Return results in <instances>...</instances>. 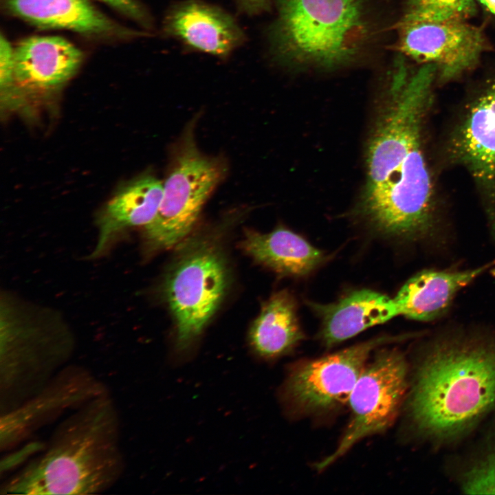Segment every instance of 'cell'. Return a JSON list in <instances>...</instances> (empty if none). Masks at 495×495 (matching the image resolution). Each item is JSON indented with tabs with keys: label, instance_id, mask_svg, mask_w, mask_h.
Returning a JSON list of instances; mask_svg holds the SVG:
<instances>
[{
	"label": "cell",
	"instance_id": "obj_15",
	"mask_svg": "<svg viewBox=\"0 0 495 495\" xmlns=\"http://www.w3.org/2000/svg\"><path fill=\"white\" fill-rule=\"evenodd\" d=\"M4 3L13 14L43 28L69 30L99 36L142 34L119 25L89 0H4Z\"/></svg>",
	"mask_w": 495,
	"mask_h": 495
},
{
	"label": "cell",
	"instance_id": "obj_1",
	"mask_svg": "<svg viewBox=\"0 0 495 495\" xmlns=\"http://www.w3.org/2000/svg\"><path fill=\"white\" fill-rule=\"evenodd\" d=\"M389 101L371 137L362 210L380 233L404 239L427 234L433 223L431 176L421 148L436 67L393 69Z\"/></svg>",
	"mask_w": 495,
	"mask_h": 495
},
{
	"label": "cell",
	"instance_id": "obj_6",
	"mask_svg": "<svg viewBox=\"0 0 495 495\" xmlns=\"http://www.w3.org/2000/svg\"><path fill=\"white\" fill-rule=\"evenodd\" d=\"M194 122L189 123L173 149L160 208L144 227L145 248L149 252L167 250L184 240L225 176L224 161L206 155L198 148Z\"/></svg>",
	"mask_w": 495,
	"mask_h": 495
},
{
	"label": "cell",
	"instance_id": "obj_12",
	"mask_svg": "<svg viewBox=\"0 0 495 495\" xmlns=\"http://www.w3.org/2000/svg\"><path fill=\"white\" fill-rule=\"evenodd\" d=\"M82 53L56 36H32L14 49L13 78L1 91L6 108L19 107L31 97L44 96L61 88L77 72Z\"/></svg>",
	"mask_w": 495,
	"mask_h": 495
},
{
	"label": "cell",
	"instance_id": "obj_25",
	"mask_svg": "<svg viewBox=\"0 0 495 495\" xmlns=\"http://www.w3.org/2000/svg\"><path fill=\"white\" fill-rule=\"evenodd\" d=\"M483 6L486 10L495 14V0H475Z\"/></svg>",
	"mask_w": 495,
	"mask_h": 495
},
{
	"label": "cell",
	"instance_id": "obj_16",
	"mask_svg": "<svg viewBox=\"0 0 495 495\" xmlns=\"http://www.w3.org/2000/svg\"><path fill=\"white\" fill-rule=\"evenodd\" d=\"M162 195L163 183L152 175L141 176L122 188L99 214L98 241L89 258L101 256L124 231L150 223Z\"/></svg>",
	"mask_w": 495,
	"mask_h": 495
},
{
	"label": "cell",
	"instance_id": "obj_21",
	"mask_svg": "<svg viewBox=\"0 0 495 495\" xmlns=\"http://www.w3.org/2000/svg\"><path fill=\"white\" fill-rule=\"evenodd\" d=\"M475 12V0H406L402 18L429 21L468 19Z\"/></svg>",
	"mask_w": 495,
	"mask_h": 495
},
{
	"label": "cell",
	"instance_id": "obj_13",
	"mask_svg": "<svg viewBox=\"0 0 495 495\" xmlns=\"http://www.w3.org/2000/svg\"><path fill=\"white\" fill-rule=\"evenodd\" d=\"M452 142L455 158L481 192L495 236V83L474 101Z\"/></svg>",
	"mask_w": 495,
	"mask_h": 495
},
{
	"label": "cell",
	"instance_id": "obj_2",
	"mask_svg": "<svg viewBox=\"0 0 495 495\" xmlns=\"http://www.w3.org/2000/svg\"><path fill=\"white\" fill-rule=\"evenodd\" d=\"M29 447L30 454H38L5 479L1 494H98L125 470L120 419L110 392L72 410L43 446Z\"/></svg>",
	"mask_w": 495,
	"mask_h": 495
},
{
	"label": "cell",
	"instance_id": "obj_26",
	"mask_svg": "<svg viewBox=\"0 0 495 495\" xmlns=\"http://www.w3.org/2000/svg\"><path fill=\"white\" fill-rule=\"evenodd\" d=\"M492 274L495 277V268L492 270Z\"/></svg>",
	"mask_w": 495,
	"mask_h": 495
},
{
	"label": "cell",
	"instance_id": "obj_24",
	"mask_svg": "<svg viewBox=\"0 0 495 495\" xmlns=\"http://www.w3.org/2000/svg\"><path fill=\"white\" fill-rule=\"evenodd\" d=\"M243 7L249 12H258L264 8L267 0H241Z\"/></svg>",
	"mask_w": 495,
	"mask_h": 495
},
{
	"label": "cell",
	"instance_id": "obj_17",
	"mask_svg": "<svg viewBox=\"0 0 495 495\" xmlns=\"http://www.w3.org/2000/svg\"><path fill=\"white\" fill-rule=\"evenodd\" d=\"M495 262L465 270H424L408 279L393 298L399 315L430 321L444 314L457 293Z\"/></svg>",
	"mask_w": 495,
	"mask_h": 495
},
{
	"label": "cell",
	"instance_id": "obj_8",
	"mask_svg": "<svg viewBox=\"0 0 495 495\" xmlns=\"http://www.w3.org/2000/svg\"><path fill=\"white\" fill-rule=\"evenodd\" d=\"M406 358L397 349H382L368 362L349 398L348 425L333 452L318 462L324 470L368 437L384 432L394 423L410 386Z\"/></svg>",
	"mask_w": 495,
	"mask_h": 495
},
{
	"label": "cell",
	"instance_id": "obj_22",
	"mask_svg": "<svg viewBox=\"0 0 495 495\" xmlns=\"http://www.w3.org/2000/svg\"><path fill=\"white\" fill-rule=\"evenodd\" d=\"M461 488L467 494H495V443L465 472Z\"/></svg>",
	"mask_w": 495,
	"mask_h": 495
},
{
	"label": "cell",
	"instance_id": "obj_4",
	"mask_svg": "<svg viewBox=\"0 0 495 495\" xmlns=\"http://www.w3.org/2000/svg\"><path fill=\"white\" fill-rule=\"evenodd\" d=\"M271 30L280 61L296 67L335 69L363 52L371 28L364 0H276Z\"/></svg>",
	"mask_w": 495,
	"mask_h": 495
},
{
	"label": "cell",
	"instance_id": "obj_10",
	"mask_svg": "<svg viewBox=\"0 0 495 495\" xmlns=\"http://www.w3.org/2000/svg\"><path fill=\"white\" fill-rule=\"evenodd\" d=\"M397 28L402 54L419 64L433 65L443 81L472 69L487 47L483 30L465 19L429 21L402 18Z\"/></svg>",
	"mask_w": 495,
	"mask_h": 495
},
{
	"label": "cell",
	"instance_id": "obj_14",
	"mask_svg": "<svg viewBox=\"0 0 495 495\" xmlns=\"http://www.w3.org/2000/svg\"><path fill=\"white\" fill-rule=\"evenodd\" d=\"M309 305L321 318L318 336L327 348L399 315L393 298L368 289L353 291L333 303Z\"/></svg>",
	"mask_w": 495,
	"mask_h": 495
},
{
	"label": "cell",
	"instance_id": "obj_7",
	"mask_svg": "<svg viewBox=\"0 0 495 495\" xmlns=\"http://www.w3.org/2000/svg\"><path fill=\"white\" fill-rule=\"evenodd\" d=\"M228 270L220 247L207 239L185 243L168 270L164 294L176 324L175 349L187 353L218 309Z\"/></svg>",
	"mask_w": 495,
	"mask_h": 495
},
{
	"label": "cell",
	"instance_id": "obj_3",
	"mask_svg": "<svg viewBox=\"0 0 495 495\" xmlns=\"http://www.w3.org/2000/svg\"><path fill=\"white\" fill-rule=\"evenodd\" d=\"M412 380L407 412L415 431L439 443L454 440L495 408V342L439 340Z\"/></svg>",
	"mask_w": 495,
	"mask_h": 495
},
{
	"label": "cell",
	"instance_id": "obj_20",
	"mask_svg": "<svg viewBox=\"0 0 495 495\" xmlns=\"http://www.w3.org/2000/svg\"><path fill=\"white\" fill-rule=\"evenodd\" d=\"M304 338L296 301L286 290L274 293L264 303L249 332L252 351L265 360L286 355Z\"/></svg>",
	"mask_w": 495,
	"mask_h": 495
},
{
	"label": "cell",
	"instance_id": "obj_23",
	"mask_svg": "<svg viewBox=\"0 0 495 495\" xmlns=\"http://www.w3.org/2000/svg\"><path fill=\"white\" fill-rule=\"evenodd\" d=\"M113 7L124 14L142 23L148 24V16L142 7L135 0H98Z\"/></svg>",
	"mask_w": 495,
	"mask_h": 495
},
{
	"label": "cell",
	"instance_id": "obj_11",
	"mask_svg": "<svg viewBox=\"0 0 495 495\" xmlns=\"http://www.w3.org/2000/svg\"><path fill=\"white\" fill-rule=\"evenodd\" d=\"M109 392L88 368L68 364L40 391L0 413V448L9 451L68 410Z\"/></svg>",
	"mask_w": 495,
	"mask_h": 495
},
{
	"label": "cell",
	"instance_id": "obj_9",
	"mask_svg": "<svg viewBox=\"0 0 495 495\" xmlns=\"http://www.w3.org/2000/svg\"><path fill=\"white\" fill-rule=\"evenodd\" d=\"M402 338L378 336L294 364L289 369L280 391L285 410L294 415H318L342 407L348 403L373 351Z\"/></svg>",
	"mask_w": 495,
	"mask_h": 495
},
{
	"label": "cell",
	"instance_id": "obj_19",
	"mask_svg": "<svg viewBox=\"0 0 495 495\" xmlns=\"http://www.w3.org/2000/svg\"><path fill=\"white\" fill-rule=\"evenodd\" d=\"M241 245L257 262L285 276L308 275L324 259L322 251L283 227L265 234L247 230Z\"/></svg>",
	"mask_w": 495,
	"mask_h": 495
},
{
	"label": "cell",
	"instance_id": "obj_18",
	"mask_svg": "<svg viewBox=\"0 0 495 495\" xmlns=\"http://www.w3.org/2000/svg\"><path fill=\"white\" fill-rule=\"evenodd\" d=\"M167 34L213 55H228L243 38L234 21L220 10L197 1L176 6L165 21Z\"/></svg>",
	"mask_w": 495,
	"mask_h": 495
},
{
	"label": "cell",
	"instance_id": "obj_5",
	"mask_svg": "<svg viewBox=\"0 0 495 495\" xmlns=\"http://www.w3.org/2000/svg\"><path fill=\"white\" fill-rule=\"evenodd\" d=\"M74 349V336L54 311L1 296L0 413L40 391L68 365Z\"/></svg>",
	"mask_w": 495,
	"mask_h": 495
}]
</instances>
